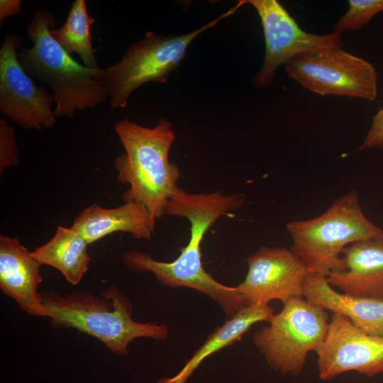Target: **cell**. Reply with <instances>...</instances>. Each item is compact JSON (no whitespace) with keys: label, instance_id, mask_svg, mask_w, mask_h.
Returning <instances> with one entry per match:
<instances>
[{"label":"cell","instance_id":"20","mask_svg":"<svg viewBox=\"0 0 383 383\" xmlns=\"http://www.w3.org/2000/svg\"><path fill=\"white\" fill-rule=\"evenodd\" d=\"M383 12V0H349L348 9L333 26L342 33L361 29L379 13Z\"/></svg>","mask_w":383,"mask_h":383},{"label":"cell","instance_id":"21","mask_svg":"<svg viewBox=\"0 0 383 383\" xmlns=\"http://www.w3.org/2000/svg\"><path fill=\"white\" fill-rule=\"evenodd\" d=\"M19 162L14 129L4 118L0 119V172Z\"/></svg>","mask_w":383,"mask_h":383},{"label":"cell","instance_id":"4","mask_svg":"<svg viewBox=\"0 0 383 383\" xmlns=\"http://www.w3.org/2000/svg\"><path fill=\"white\" fill-rule=\"evenodd\" d=\"M45 317L55 328H74L94 337L113 353L128 354V345L139 338L165 340L166 325L138 322L132 318L130 301L115 286L101 297L84 292L41 294Z\"/></svg>","mask_w":383,"mask_h":383},{"label":"cell","instance_id":"10","mask_svg":"<svg viewBox=\"0 0 383 383\" xmlns=\"http://www.w3.org/2000/svg\"><path fill=\"white\" fill-rule=\"evenodd\" d=\"M22 42L21 36L9 34L0 48V111L23 129H50L56 123L55 96L23 68L18 56Z\"/></svg>","mask_w":383,"mask_h":383},{"label":"cell","instance_id":"3","mask_svg":"<svg viewBox=\"0 0 383 383\" xmlns=\"http://www.w3.org/2000/svg\"><path fill=\"white\" fill-rule=\"evenodd\" d=\"M114 129L125 150L114 161L118 180L130 185L123 200L143 205L155 226L179 189V168L169 160L175 139L172 124L161 118L156 126L148 128L126 117L115 123Z\"/></svg>","mask_w":383,"mask_h":383},{"label":"cell","instance_id":"5","mask_svg":"<svg viewBox=\"0 0 383 383\" xmlns=\"http://www.w3.org/2000/svg\"><path fill=\"white\" fill-rule=\"evenodd\" d=\"M286 227L292 251L310 273L324 277L337 267L347 246L383 232L366 216L355 191L338 197L318 216L293 220Z\"/></svg>","mask_w":383,"mask_h":383},{"label":"cell","instance_id":"15","mask_svg":"<svg viewBox=\"0 0 383 383\" xmlns=\"http://www.w3.org/2000/svg\"><path fill=\"white\" fill-rule=\"evenodd\" d=\"M304 296L311 304L348 318L363 332L383 336V300L338 292L326 277L310 273Z\"/></svg>","mask_w":383,"mask_h":383},{"label":"cell","instance_id":"2","mask_svg":"<svg viewBox=\"0 0 383 383\" xmlns=\"http://www.w3.org/2000/svg\"><path fill=\"white\" fill-rule=\"evenodd\" d=\"M55 26V14L35 9L27 27L32 46L21 48L18 56L27 74L51 89L55 118H72L76 111L95 109L109 99L105 70L75 61L52 36L50 30Z\"/></svg>","mask_w":383,"mask_h":383},{"label":"cell","instance_id":"17","mask_svg":"<svg viewBox=\"0 0 383 383\" xmlns=\"http://www.w3.org/2000/svg\"><path fill=\"white\" fill-rule=\"evenodd\" d=\"M273 316V309L268 304L245 306L207 337L177 374L160 379L155 383H186L208 356L240 340L252 325L260 321L269 322Z\"/></svg>","mask_w":383,"mask_h":383},{"label":"cell","instance_id":"14","mask_svg":"<svg viewBox=\"0 0 383 383\" xmlns=\"http://www.w3.org/2000/svg\"><path fill=\"white\" fill-rule=\"evenodd\" d=\"M41 265L16 238L0 236V289L33 316L45 317L41 294Z\"/></svg>","mask_w":383,"mask_h":383},{"label":"cell","instance_id":"22","mask_svg":"<svg viewBox=\"0 0 383 383\" xmlns=\"http://www.w3.org/2000/svg\"><path fill=\"white\" fill-rule=\"evenodd\" d=\"M372 148H383V109L372 116L370 130L358 150Z\"/></svg>","mask_w":383,"mask_h":383},{"label":"cell","instance_id":"18","mask_svg":"<svg viewBox=\"0 0 383 383\" xmlns=\"http://www.w3.org/2000/svg\"><path fill=\"white\" fill-rule=\"evenodd\" d=\"M88 243L72 227L58 226L54 236L31 252L42 265L59 270L73 285L78 284L89 269Z\"/></svg>","mask_w":383,"mask_h":383},{"label":"cell","instance_id":"7","mask_svg":"<svg viewBox=\"0 0 383 383\" xmlns=\"http://www.w3.org/2000/svg\"><path fill=\"white\" fill-rule=\"evenodd\" d=\"M269 323L254 334L253 343L272 368L293 375L300 374L308 353L323 345L329 325L326 311L303 297L284 303Z\"/></svg>","mask_w":383,"mask_h":383},{"label":"cell","instance_id":"23","mask_svg":"<svg viewBox=\"0 0 383 383\" xmlns=\"http://www.w3.org/2000/svg\"><path fill=\"white\" fill-rule=\"evenodd\" d=\"M22 2L21 0H1L0 1V25L6 18L18 13L21 11Z\"/></svg>","mask_w":383,"mask_h":383},{"label":"cell","instance_id":"1","mask_svg":"<svg viewBox=\"0 0 383 383\" xmlns=\"http://www.w3.org/2000/svg\"><path fill=\"white\" fill-rule=\"evenodd\" d=\"M243 196L223 194L221 192L190 194L179 189L170 199L166 213L187 218L190 223V238L172 262L155 260L151 255L131 250L122 259L130 269L152 272L162 284L170 287H189L196 289L215 301L228 319L245 306L236 287H228L214 279L204 268L201 244L205 233L220 218L239 209Z\"/></svg>","mask_w":383,"mask_h":383},{"label":"cell","instance_id":"13","mask_svg":"<svg viewBox=\"0 0 383 383\" xmlns=\"http://www.w3.org/2000/svg\"><path fill=\"white\" fill-rule=\"evenodd\" d=\"M326 279L343 293L383 300V232L347 246Z\"/></svg>","mask_w":383,"mask_h":383},{"label":"cell","instance_id":"6","mask_svg":"<svg viewBox=\"0 0 383 383\" xmlns=\"http://www.w3.org/2000/svg\"><path fill=\"white\" fill-rule=\"evenodd\" d=\"M244 4V0L239 1L217 18L187 34L162 35L149 31L133 43L119 62L104 70L110 106L125 108L131 94L147 82L166 83L186 57L191 43Z\"/></svg>","mask_w":383,"mask_h":383},{"label":"cell","instance_id":"16","mask_svg":"<svg viewBox=\"0 0 383 383\" xmlns=\"http://www.w3.org/2000/svg\"><path fill=\"white\" fill-rule=\"evenodd\" d=\"M72 227L88 245L115 232L129 233L138 239H150L155 231L146 208L132 200L113 209L93 204L75 218Z\"/></svg>","mask_w":383,"mask_h":383},{"label":"cell","instance_id":"11","mask_svg":"<svg viewBox=\"0 0 383 383\" xmlns=\"http://www.w3.org/2000/svg\"><path fill=\"white\" fill-rule=\"evenodd\" d=\"M247 262V274L236 287L245 306L304 297L310 272L292 249L262 247Z\"/></svg>","mask_w":383,"mask_h":383},{"label":"cell","instance_id":"19","mask_svg":"<svg viewBox=\"0 0 383 383\" xmlns=\"http://www.w3.org/2000/svg\"><path fill=\"white\" fill-rule=\"evenodd\" d=\"M95 18L87 9L85 0H75L61 28L52 29V36L69 55L77 53L84 65L90 69H101L91 45L90 27Z\"/></svg>","mask_w":383,"mask_h":383},{"label":"cell","instance_id":"12","mask_svg":"<svg viewBox=\"0 0 383 383\" xmlns=\"http://www.w3.org/2000/svg\"><path fill=\"white\" fill-rule=\"evenodd\" d=\"M316 354L322 380L349 371L367 377L383 372V336L367 334L339 314L333 313L326 339Z\"/></svg>","mask_w":383,"mask_h":383},{"label":"cell","instance_id":"8","mask_svg":"<svg viewBox=\"0 0 383 383\" xmlns=\"http://www.w3.org/2000/svg\"><path fill=\"white\" fill-rule=\"evenodd\" d=\"M284 67L289 77L311 92L368 101L377 99L378 73L374 66L343 48L300 54Z\"/></svg>","mask_w":383,"mask_h":383},{"label":"cell","instance_id":"9","mask_svg":"<svg viewBox=\"0 0 383 383\" xmlns=\"http://www.w3.org/2000/svg\"><path fill=\"white\" fill-rule=\"evenodd\" d=\"M246 4L256 10L265 38L264 61L254 80L257 88L271 84L276 70L296 55L343 48L342 33L318 35L304 30L277 0H246Z\"/></svg>","mask_w":383,"mask_h":383}]
</instances>
